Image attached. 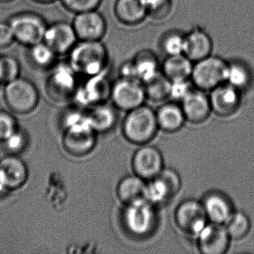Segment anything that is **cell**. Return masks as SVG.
<instances>
[{"label":"cell","mask_w":254,"mask_h":254,"mask_svg":"<svg viewBox=\"0 0 254 254\" xmlns=\"http://www.w3.org/2000/svg\"><path fill=\"white\" fill-rule=\"evenodd\" d=\"M194 63L184 54L166 56L160 65L162 73L171 81H187L191 78Z\"/></svg>","instance_id":"25"},{"label":"cell","mask_w":254,"mask_h":254,"mask_svg":"<svg viewBox=\"0 0 254 254\" xmlns=\"http://www.w3.org/2000/svg\"><path fill=\"white\" fill-rule=\"evenodd\" d=\"M33 2H36L38 4H42V5H48V4H52L53 2H56L58 0H32Z\"/></svg>","instance_id":"41"},{"label":"cell","mask_w":254,"mask_h":254,"mask_svg":"<svg viewBox=\"0 0 254 254\" xmlns=\"http://www.w3.org/2000/svg\"><path fill=\"white\" fill-rule=\"evenodd\" d=\"M72 24L78 41H102L108 29L106 20L98 10L75 14Z\"/></svg>","instance_id":"13"},{"label":"cell","mask_w":254,"mask_h":254,"mask_svg":"<svg viewBox=\"0 0 254 254\" xmlns=\"http://www.w3.org/2000/svg\"><path fill=\"white\" fill-rule=\"evenodd\" d=\"M120 77L125 78H130V79L138 80L135 70L134 65L132 60L125 62L122 64L120 68Z\"/></svg>","instance_id":"40"},{"label":"cell","mask_w":254,"mask_h":254,"mask_svg":"<svg viewBox=\"0 0 254 254\" xmlns=\"http://www.w3.org/2000/svg\"><path fill=\"white\" fill-rule=\"evenodd\" d=\"M194 88L190 80L172 82L171 86L170 98L175 100L182 101V99Z\"/></svg>","instance_id":"38"},{"label":"cell","mask_w":254,"mask_h":254,"mask_svg":"<svg viewBox=\"0 0 254 254\" xmlns=\"http://www.w3.org/2000/svg\"><path fill=\"white\" fill-rule=\"evenodd\" d=\"M224 225L232 241L240 240L248 234L250 221L244 212L234 211Z\"/></svg>","instance_id":"32"},{"label":"cell","mask_w":254,"mask_h":254,"mask_svg":"<svg viewBox=\"0 0 254 254\" xmlns=\"http://www.w3.org/2000/svg\"><path fill=\"white\" fill-rule=\"evenodd\" d=\"M28 49L29 62L37 69L50 70L59 62V56L44 41Z\"/></svg>","instance_id":"28"},{"label":"cell","mask_w":254,"mask_h":254,"mask_svg":"<svg viewBox=\"0 0 254 254\" xmlns=\"http://www.w3.org/2000/svg\"><path fill=\"white\" fill-rule=\"evenodd\" d=\"M228 62L212 55L195 62L191 72V84L195 88L209 93L226 82Z\"/></svg>","instance_id":"5"},{"label":"cell","mask_w":254,"mask_h":254,"mask_svg":"<svg viewBox=\"0 0 254 254\" xmlns=\"http://www.w3.org/2000/svg\"><path fill=\"white\" fill-rule=\"evenodd\" d=\"M147 181L137 175L124 177L117 184V196L123 204L126 205L140 199L145 198Z\"/></svg>","instance_id":"26"},{"label":"cell","mask_w":254,"mask_h":254,"mask_svg":"<svg viewBox=\"0 0 254 254\" xmlns=\"http://www.w3.org/2000/svg\"><path fill=\"white\" fill-rule=\"evenodd\" d=\"M21 72L20 62L11 56H0V79L5 84L19 78Z\"/></svg>","instance_id":"33"},{"label":"cell","mask_w":254,"mask_h":254,"mask_svg":"<svg viewBox=\"0 0 254 254\" xmlns=\"http://www.w3.org/2000/svg\"><path fill=\"white\" fill-rule=\"evenodd\" d=\"M212 112L218 117H229L239 109L240 91L224 83L209 92Z\"/></svg>","instance_id":"16"},{"label":"cell","mask_w":254,"mask_h":254,"mask_svg":"<svg viewBox=\"0 0 254 254\" xmlns=\"http://www.w3.org/2000/svg\"><path fill=\"white\" fill-rule=\"evenodd\" d=\"M65 9L76 14L85 11L98 10L102 0H60Z\"/></svg>","instance_id":"35"},{"label":"cell","mask_w":254,"mask_h":254,"mask_svg":"<svg viewBox=\"0 0 254 254\" xmlns=\"http://www.w3.org/2000/svg\"><path fill=\"white\" fill-rule=\"evenodd\" d=\"M4 99L12 112L28 114L38 106L39 92L32 81L20 76L5 84Z\"/></svg>","instance_id":"6"},{"label":"cell","mask_w":254,"mask_h":254,"mask_svg":"<svg viewBox=\"0 0 254 254\" xmlns=\"http://www.w3.org/2000/svg\"><path fill=\"white\" fill-rule=\"evenodd\" d=\"M138 79L144 83L160 71L157 56L151 50H141L132 59Z\"/></svg>","instance_id":"27"},{"label":"cell","mask_w":254,"mask_h":254,"mask_svg":"<svg viewBox=\"0 0 254 254\" xmlns=\"http://www.w3.org/2000/svg\"><path fill=\"white\" fill-rule=\"evenodd\" d=\"M117 109L114 105L105 103L93 105L85 115L86 120L96 133H106L117 123Z\"/></svg>","instance_id":"24"},{"label":"cell","mask_w":254,"mask_h":254,"mask_svg":"<svg viewBox=\"0 0 254 254\" xmlns=\"http://www.w3.org/2000/svg\"><path fill=\"white\" fill-rule=\"evenodd\" d=\"M155 112L159 130L166 133L179 131L187 123L181 105L176 102L163 103Z\"/></svg>","instance_id":"23"},{"label":"cell","mask_w":254,"mask_h":254,"mask_svg":"<svg viewBox=\"0 0 254 254\" xmlns=\"http://www.w3.org/2000/svg\"><path fill=\"white\" fill-rule=\"evenodd\" d=\"M114 15L126 26H136L148 17L145 0H116Z\"/></svg>","instance_id":"22"},{"label":"cell","mask_w":254,"mask_h":254,"mask_svg":"<svg viewBox=\"0 0 254 254\" xmlns=\"http://www.w3.org/2000/svg\"><path fill=\"white\" fill-rule=\"evenodd\" d=\"M6 148L13 154L23 151L28 144V136L23 130L20 128L5 141Z\"/></svg>","instance_id":"37"},{"label":"cell","mask_w":254,"mask_h":254,"mask_svg":"<svg viewBox=\"0 0 254 254\" xmlns=\"http://www.w3.org/2000/svg\"><path fill=\"white\" fill-rule=\"evenodd\" d=\"M174 218L181 231L195 238L209 222L201 201L192 198L183 200L178 205Z\"/></svg>","instance_id":"11"},{"label":"cell","mask_w":254,"mask_h":254,"mask_svg":"<svg viewBox=\"0 0 254 254\" xmlns=\"http://www.w3.org/2000/svg\"><path fill=\"white\" fill-rule=\"evenodd\" d=\"M6 188L4 186L3 183H2V180L0 178V192H2L3 191H6Z\"/></svg>","instance_id":"42"},{"label":"cell","mask_w":254,"mask_h":254,"mask_svg":"<svg viewBox=\"0 0 254 254\" xmlns=\"http://www.w3.org/2000/svg\"><path fill=\"white\" fill-rule=\"evenodd\" d=\"M44 42L51 47L59 56L69 55L78 38L72 23L57 21L49 24L44 35Z\"/></svg>","instance_id":"14"},{"label":"cell","mask_w":254,"mask_h":254,"mask_svg":"<svg viewBox=\"0 0 254 254\" xmlns=\"http://www.w3.org/2000/svg\"><path fill=\"white\" fill-rule=\"evenodd\" d=\"M121 218L125 230L136 238L152 234L158 221L156 206L145 198L124 205Z\"/></svg>","instance_id":"3"},{"label":"cell","mask_w":254,"mask_h":254,"mask_svg":"<svg viewBox=\"0 0 254 254\" xmlns=\"http://www.w3.org/2000/svg\"><path fill=\"white\" fill-rule=\"evenodd\" d=\"M96 133L84 116L81 120L66 126L62 136L64 149L73 157L87 155L96 146Z\"/></svg>","instance_id":"8"},{"label":"cell","mask_w":254,"mask_h":254,"mask_svg":"<svg viewBox=\"0 0 254 254\" xmlns=\"http://www.w3.org/2000/svg\"><path fill=\"white\" fill-rule=\"evenodd\" d=\"M133 174L145 181L158 176L165 168L163 154L155 146L145 144L139 145L131 160Z\"/></svg>","instance_id":"12"},{"label":"cell","mask_w":254,"mask_h":254,"mask_svg":"<svg viewBox=\"0 0 254 254\" xmlns=\"http://www.w3.org/2000/svg\"><path fill=\"white\" fill-rule=\"evenodd\" d=\"M14 0H0V2L2 3H10V2H14Z\"/></svg>","instance_id":"43"},{"label":"cell","mask_w":254,"mask_h":254,"mask_svg":"<svg viewBox=\"0 0 254 254\" xmlns=\"http://www.w3.org/2000/svg\"><path fill=\"white\" fill-rule=\"evenodd\" d=\"M0 84H2V83H1V79H0Z\"/></svg>","instance_id":"44"},{"label":"cell","mask_w":254,"mask_h":254,"mask_svg":"<svg viewBox=\"0 0 254 254\" xmlns=\"http://www.w3.org/2000/svg\"><path fill=\"white\" fill-rule=\"evenodd\" d=\"M47 80V93L52 100L63 102L76 94L79 75L69 62H58L51 69Z\"/></svg>","instance_id":"7"},{"label":"cell","mask_w":254,"mask_h":254,"mask_svg":"<svg viewBox=\"0 0 254 254\" xmlns=\"http://www.w3.org/2000/svg\"><path fill=\"white\" fill-rule=\"evenodd\" d=\"M200 201L209 222L224 224L235 211L230 197L218 190L206 193Z\"/></svg>","instance_id":"18"},{"label":"cell","mask_w":254,"mask_h":254,"mask_svg":"<svg viewBox=\"0 0 254 254\" xmlns=\"http://www.w3.org/2000/svg\"><path fill=\"white\" fill-rule=\"evenodd\" d=\"M18 129L17 120L12 114L0 111V141L5 142Z\"/></svg>","instance_id":"36"},{"label":"cell","mask_w":254,"mask_h":254,"mask_svg":"<svg viewBox=\"0 0 254 254\" xmlns=\"http://www.w3.org/2000/svg\"><path fill=\"white\" fill-rule=\"evenodd\" d=\"M0 178L7 190L21 188L29 178L26 163L14 154L0 160Z\"/></svg>","instance_id":"19"},{"label":"cell","mask_w":254,"mask_h":254,"mask_svg":"<svg viewBox=\"0 0 254 254\" xmlns=\"http://www.w3.org/2000/svg\"><path fill=\"white\" fill-rule=\"evenodd\" d=\"M181 105L187 122L191 124L204 123L212 113L209 94L195 87L182 99Z\"/></svg>","instance_id":"17"},{"label":"cell","mask_w":254,"mask_h":254,"mask_svg":"<svg viewBox=\"0 0 254 254\" xmlns=\"http://www.w3.org/2000/svg\"><path fill=\"white\" fill-rule=\"evenodd\" d=\"M181 186L179 174L175 169L165 167L158 176L147 181L145 199L155 206L165 204L178 194Z\"/></svg>","instance_id":"9"},{"label":"cell","mask_w":254,"mask_h":254,"mask_svg":"<svg viewBox=\"0 0 254 254\" xmlns=\"http://www.w3.org/2000/svg\"><path fill=\"white\" fill-rule=\"evenodd\" d=\"M212 49V38L204 29L196 27L186 34L184 54L193 63L209 57Z\"/></svg>","instance_id":"21"},{"label":"cell","mask_w":254,"mask_h":254,"mask_svg":"<svg viewBox=\"0 0 254 254\" xmlns=\"http://www.w3.org/2000/svg\"><path fill=\"white\" fill-rule=\"evenodd\" d=\"M14 41L12 29L8 21H0V50L8 48Z\"/></svg>","instance_id":"39"},{"label":"cell","mask_w":254,"mask_h":254,"mask_svg":"<svg viewBox=\"0 0 254 254\" xmlns=\"http://www.w3.org/2000/svg\"><path fill=\"white\" fill-rule=\"evenodd\" d=\"M250 78L249 70L245 64L239 61L228 62L226 83L241 91L248 85Z\"/></svg>","instance_id":"30"},{"label":"cell","mask_w":254,"mask_h":254,"mask_svg":"<svg viewBox=\"0 0 254 254\" xmlns=\"http://www.w3.org/2000/svg\"><path fill=\"white\" fill-rule=\"evenodd\" d=\"M185 37L186 34L180 31H169L160 39V49L166 56L184 54Z\"/></svg>","instance_id":"31"},{"label":"cell","mask_w":254,"mask_h":254,"mask_svg":"<svg viewBox=\"0 0 254 254\" xmlns=\"http://www.w3.org/2000/svg\"><path fill=\"white\" fill-rule=\"evenodd\" d=\"M68 56L74 70L86 78L106 72L109 62L108 49L102 41H78Z\"/></svg>","instance_id":"1"},{"label":"cell","mask_w":254,"mask_h":254,"mask_svg":"<svg viewBox=\"0 0 254 254\" xmlns=\"http://www.w3.org/2000/svg\"><path fill=\"white\" fill-rule=\"evenodd\" d=\"M148 17L154 20H163L170 14L172 0H145Z\"/></svg>","instance_id":"34"},{"label":"cell","mask_w":254,"mask_h":254,"mask_svg":"<svg viewBox=\"0 0 254 254\" xmlns=\"http://www.w3.org/2000/svg\"><path fill=\"white\" fill-rule=\"evenodd\" d=\"M196 239L197 248L203 254H224L232 241L224 224L212 222L205 226Z\"/></svg>","instance_id":"15"},{"label":"cell","mask_w":254,"mask_h":254,"mask_svg":"<svg viewBox=\"0 0 254 254\" xmlns=\"http://www.w3.org/2000/svg\"><path fill=\"white\" fill-rule=\"evenodd\" d=\"M111 99L118 111L126 113L144 105L147 99L142 82L121 77L112 83Z\"/></svg>","instance_id":"10"},{"label":"cell","mask_w":254,"mask_h":254,"mask_svg":"<svg viewBox=\"0 0 254 254\" xmlns=\"http://www.w3.org/2000/svg\"><path fill=\"white\" fill-rule=\"evenodd\" d=\"M158 130L155 111L145 104L127 112L122 124L125 139L138 146L149 143Z\"/></svg>","instance_id":"2"},{"label":"cell","mask_w":254,"mask_h":254,"mask_svg":"<svg viewBox=\"0 0 254 254\" xmlns=\"http://www.w3.org/2000/svg\"><path fill=\"white\" fill-rule=\"evenodd\" d=\"M7 21L12 29L15 42L27 48L44 41L49 25L42 15L29 11L12 14Z\"/></svg>","instance_id":"4"},{"label":"cell","mask_w":254,"mask_h":254,"mask_svg":"<svg viewBox=\"0 0 254 254\" xmlns=\"http://www.w3.org/2000/svg\"><path fill=\"white\" fill-rule=\"evenodd\" d=\"M112 83L105 75V72L95 76L88 77L85 84L78 86L76 94L80 96L83 102H87L90 106L105 103L111 99Z\"/></svg>","instance_id":"20"},{"label":"cell","mask_w":254,"mask_h":254,"mask_svg":"<svg viewBox=\"0 0 254 254\" xmlns=\"http://www.w3.org/2000/svg\"><path fill=\"white\" fill-rule=\"evenodd\" d=\"M142 84L146 99L152 102H160L170 98L172 82L161 71Z\"/></svg>","instance_id":"29"}]
</instances>
